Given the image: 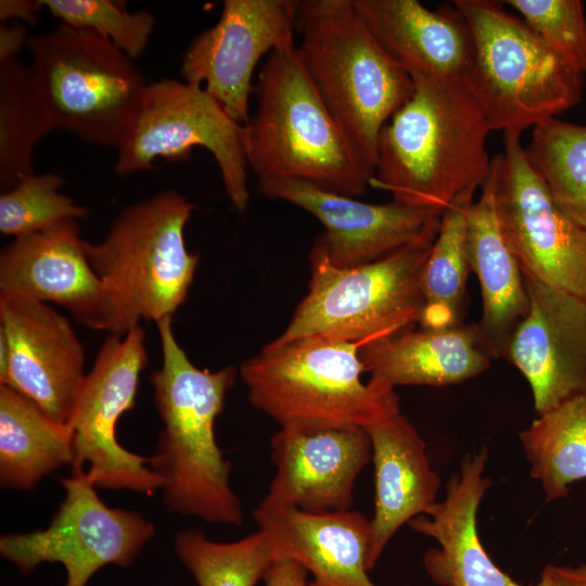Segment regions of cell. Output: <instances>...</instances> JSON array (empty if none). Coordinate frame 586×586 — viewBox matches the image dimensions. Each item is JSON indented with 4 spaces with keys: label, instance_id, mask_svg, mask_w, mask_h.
<instances>
[{
    "label": "cell",
    "instance_id": "6da1fadb",
    "mask_svg": "<svg viewBox=\"0 0 586 586\" xmlns=\"http://www.w3.org/2000/svg\"><path fill=\"white\" fill-rule=\"evenodd\" d=\"M410 76L415 92L380 132L370 187L442 215L486 180L491 129L463 79Z\"/></svg>",
    "mask_w": 586,
    "mask_h": 586
},
{
    "label": "cell",
    "instance_id": "7a4b0ae2",
    "mask_svg": "<svg viewBox=\"0 0 586 586\" xmlns=\"http://www.w3.org/2000/svg\"><path fill=\"white\" fill-rule=\"evenodd\" d=\"M156 326L162 365L150 382L164 426L149 466L162 482L164 502L171 512L241 525L243 509L230 485L231 463L215 436V422L237 371L198 368L177 342L171 318Z\"/></svg>",
    "mask_w": 586,
    "mask_h": 586
},
{
    "label": "cell",
    "instance_id": "3957f363",
    "mask_svg": "<svg viewBox=\"0 0 586 586\" xmlns=\"http://www.w3.org/2000/svg\"><path fill=\"white\" fill-rule=\"evenodd\" d=\"M253 93L256 109L243 124L247 166L259 180L294 179L355 198L374 167L327 107L296 44L269 53Z\"/></svg>",
    "mask_w": 586,
    "mask_h": 586
},
{
    "label": "cell",
    "instance_id": "277c9868",
    "mask_svg": "<svg viewBox=\"0 0 586 586\" xmlns=\"http://www.w3.org/2000/svg\"><path fill=\"white\" fill-rule=\"evenodd\" d=\"M298 56L335 120L374 167L380 132L415 81L377 41L354 0L296 1Z\"/></svg>",
    "mask_w": 586,
    "mask_h": 586
},
{
    "label": "cell",
    "instance_id": "5b68a950",
    "mask_svg": "<svg viewBox=\"0 0 586 586\" xmlns=\"http://www.w3.org/2000/svg\"><path fill=\"white\" fill-rule=\"evenodd\" d=\"M194 208L179 192L166 190L125 207L101 242L85 241L109 296L111 334L122 336L141 319L171 318L184 302L199 262L183 235Z\"/></svg>",
    "mask_w": 586,
    "mask_h": 586
},
{
    "label": "cell",
    "instance_id": "8992f818",
    "mask_svg": "<svg viewBox=\"0 0 586 586\" xmlns=\"http://www.w3.org/2000/svg\"><path fill=\"white\" fill-rule=\"evenodd\" d=\"M473 40L463 81L492 130L519 131L557 117L583 99L585 74L570 66L502 2L456 0Z\"/></svg>",
    "mask_w": 586,
    "mask_h": 586
},
{
    "label": "cell",
    "instance_id": "52a82bcc",
    "mask_svg": "<svg viewBox=\"0 0 586 586\" xmlns=\"http://www.w3.org/2000/svg\"><path fill=\"white\" fill-rule=\"evenodd\" d=\"M361 344L305 337L242 362L250 403L283 426L364 429L400 411L395 390L361 380Z\"/></svg>",
    "mask_w": 586,
    "mask_h": 586
},
{
    "label": "cell",
    "instance_id": "ba28073f",
    "mask_svg": "<svg viewBox=\"0 0 586 586\" xmlns=\"http://www.w3.org/2000/svg\"><path fill=\"white\" fill-rule=\"evenodd\" d=\"M440 228V227H438ZM438 229L373 263L341 268L315 246L310 280L285 330L267 347L305 337L369 342L419 324L423 269Z\"/></svg>",
    "mask_w": 586,
    "mask_h": 586
},
{
    "label": "cell",
    "instance_id": "9c48e42d",
    "mask_svg": "<svg viewBox=\"0 0 586 586\" xmlns=\"http://www.w3.org/2000/svg\"><path fill=\"white\" fill-rule=\"evenodd\" d=\"M33 85L54 129L115 146L137 115L148 82L104 37L61 23L27 42Z\"/></svg>",
    "mask_w": 586,
    "mask_h": 586
},
{
    "label": "cell",
    "instance_id": "30bf717a",
    "mask_svg": "<svg viewBox=\"0 0 586 586\" xmlns=\"http://www.w3.org/2000/svg\"><path fill=\"white\" fill-rule=\"evenodd\" d=\"M194 146L214 156L238 212L250 200L243 125L202 86L177 79L148 82L139 111L117 145L119 176L154 169L157 157L187 160Z\"/></svg>",
    "mask_w": 586,
    "mask_h": 586
},
{
    "label": "cell",
    "instance_id": "8fae6325",
    "mask_svg": "<svg viewBox=\"0 0 586 586\" xmlns=\"http://www.w3.org/2000/svg\"><path fill=\"white\" fill-rule=\"evenodd\" d=\"M146 362L145 333L139 323L122 336L106 337L81 382L68 422L72 469L85 470L95 487L152 495L162 486L149 458L127 450L116 436L119 418L135 406Z\"/></svg>",
    "mask_w": 586,
    "mask_h": 586
},
{
    "label": "cell",
    "instance_id": "7c38bea8",
    "mask_svg": "<svg viewBox=\"0 0 586 586\" xmlns=\"http://www.w3.org/2000/svg\"><path fill=\"white\" fill-rule=\"evenodd\" d=\"M61 483L65 496L49 526L0 538V553L25 574L43 562L61 563L65 586H86L103 566H128L153 537L154 525L138 512L107 507L85 470Z\"/></svg>",
    "mask_w": 586,
    "mask_h": 586
},
{
    "label": "cell",
    "instance_id": "4fadbf2b",
    "mask_svg": "<svg viewBox=\"0 0 586 586\" xmlns=\"http://www.w3.org/2000/svg\"><path fill=\"white\" fill-rule=\"evenodd\" d=\"M519 131L493 158L498 218L523 276L586 302V229L565 216L531 164Z\"/></svg>",
    "mask_w": 586,
    "mask_h": 586
},
{
    "label": "cell",
    "instance_id": "5bb4252c",
    "mask_svg": "<svg viewBox=\"0 0 586 586\" xmlns=\"http://www.w3.org/2000/svg\"><path fill=\"white\" fill-rule=\"evenodd\" d=\"M295 18L293 0H225L217 23L183 52V80L202 86L245 124L254 69L264 55L295 44Z\"/></svg>",
    "mask_w": 586,
    "mask_h": 586
},
{
    "label": "cell",
    "instance_id": "9a60e30c",
    "mask_svg": "<svg viewBox=\"0 0 586 586\" xmlns=\"http://www.w3.org/2000/svg\"><path fill=\"white\" fill-rule=\"evenodd\" d=\"M371 453L361 426L280 428L270 440L275 474L259 505L309 513L351 510Z\"/></svg>",
    "mask_w": 586,
    "mask_h": 586
},
{
    "label": "cell",
    "instance_id": "2e32d148",
    "mask_svg": "<svg viewBox=\"0 0 586 586\" xmlns=\"http://www.w3.org/2000/svg\"><path fill=\"white\" fill-rule=\"evenodd\" d=\"M269 199L292 203L323 226L313 246L341 268L367 265L438 229L441 215L395 201L370 204L294 179L258 181Z\"/></svg>",
    "mask_w": 586,
    "mask_h": 586
},
{
    "label": "cell",
    "instance_id": "e0dca14e",
    "mask_svg": "<svg viewBox=\"0 0 586 586\" xmlns=\"http://www.w3.org/2000/svg\"><path fill=\"white\" fill-rule=\"evenodd\" d=\"M0 335L9 348L1 385L68 424L86 375L84 346L69 321L46 303L0 295Z\"/></svg>",
    "mask_w": 586,
    "mask_h": 586
},
{
    "label": "cell",
    "instance_id": "ac0fdd59",
    "mask_svg": "<svg viewBox=\"0 0 586 586\" xmlns=\"http://www.w3.org/2000/svg\"><path fill=\"white\" fill-rule=\"evenodd\" d=\"M524 277L530 306L504 358L527 381L537 416L586 397V302Z\"/></svg>",
    "mask_w": 586,
    "mask_h": 586
},
{
    "label": "cell",
    "instance_id": "d6986e66",
    "mask_svg": "<svg viewBox=\"0 0 586 586\" xmlns=\"http://www.w3.org/2000/svg\"><path fill=\"white\" fill-rule=\"evenodd\" d=\"M0 295L55 303L87 328L110 329L109 296L75 219L14 238L1 250Z\"/></svg>",
    "mask_w": 586,
    "mask_h": 586
},
{
    "label": "cell",
    "instance_id": "ffe728a7",
    "mask_svg": "<svg viewBox=\"0 0 586 586\" xmlns=\"http://www.w3.org/2000/svg\"><path fill=\"white\" fill-rule=\"evenodd\" d=\"M487 461L484 446L466 455L459 471L446 484L444 499L408 523L412 531L437 543L424 552L423 568L440 586H540L524 585L509 576L491 559L480 539L479 507L491 486L485 475Z\"/></svg>",
    "mask_w": 586,
    "mask_h": 586
},
{
    "label": "cell",
    "instance_id": "44dd1931",
    "mask_svg": "<svg viewBox=\"0 0 586 586\" xmlns=\"http://www.w3.org/2000/svg\"><path fill=\"white\" fill-rule=\"evenodd\" d=\"M277 560L301 563L309 586H377L368 576L370 519L355 510L309 513L258 506L252 512Z\"/></svg>",
    "mask_w": 586,
    "mask_h": 586
},
{
    "label": "cell",
    "instance_id": "7402d4cb",
    "mask_svg": "<svg viewBox=\"0 0 586 586\" xmlns=\"http://www.w3.org/2000/svg\"><path fill=\"white\" fill-rule=\"evenodd\" d=\"M385 52L410 75L463 79L473 60L470 27L455 4L429 10L417 0H354Z\"/></svg>",
    "mask_w": 586,
    "mask_h": 586
},
{
    "label": "cell",
    "instance_id": "603a6c76",
    "mask_svg": "<svg viewBox=\"0 0 586 586\" xmlns=\"http://www.w3.org/2000/svg\"><path fill=\"white\" fill-rule=\"evenodd\" d=\"M365 430L374 468L370 571L394 534L437 501L441 480L429 460L426 443L400 411Z\"/></svg>",
    "mask_w": 586,
    "mask_h": 586
},
{
    "label": "cell",
    "instance_id": "cb8c5ba5",
    "mask_svg": "<svg viewBox=\"0 0 586 586\" xmlns=\"http://www.w3.org/2000/svg\"><path fill=\"white\" fill-rule=\"evenodd\" d=\"M359 358L371 382L443 387L486 371L492 361L477 322L410 329L361 346Z\"/></svg>",
    "mask_w": 586,
    "mask_h": 586
},
{
    "label": "cell",
    "instance_id": "d4e9b609",
    "mask_svg": "<svg viewBox=\"0 0 586 586\" xmlns=\"http://www.w3.org/2000/svg\"><path fill=\"white\" fill-rule=\"evenodd\" d=\"M496 170L488 176L467 217V254L479 280L482 316L477 322L492 358L504 357L517 326L526 316L530 301L520 264L502 231L495 198Z\"/></svg>",
    "mask_w": 586,
    "mask_h": 586
},
{
    "label": "cell",
    "instance_id": "484cf974",
    "mask_svg": "<svg viewBox=\"0 0 586 586\" xmlns=\"http://www.w3.org/2000/svg\"><path fill=\"white\" fill-rule=\"evenodd\" d=\"M73 432L13 388L0 386V484L29 491L73 462Z\"/></svg>",
    "mask_w": 586,
    "mask_h": 586
},
{
    "label": "cell",
    "instance_id": "4316f807",
    "mask_svg": "<svg viewBox=\"0 0 586 586\" xmlns=\"http://www.w3.org/2000/svg\"><path fill=\"white\" fill-rule=\"evenodd\" d=\"M519 441L546 502L564 498L573 483L586 479V397L537 416Z\"/></svg>",
    "mask_w": 586,
    "mask_h": 586
},
{
    "label": "cell",
    "instance_id": "83f0119b",
    "mask_svg": "<svg viewBox=\"0 0 586 586\" xmlns=\"http://www.w3.org/2000/svg\"><path fill=\"white\" fill-rule=\"evenodd\" d=\"M476 189L460 193L442 213L440 228L422 275L423 309L419 327L448 328L466 313L467 217Z\"/></svg>",
    "mask_w": 586,
    "mask_h": 586
},
{
    "label": "cell",
    "instance_id": "f1b7e54d",
    "mask_svg": "<svg viewBox=\"0 0 586 586\" xmlns=\"http://www.w3.org/2000/svg\"><path fill=\"white\" fill-rule=\"evenodd\" d=\"M53 124L18 59L0 64V186L10 190L34 174L36 143Z\"/></svg>",
    "mask_w": 586,
    "mask_h": 586
},
{
    "label": "cell",
    "instance_id": "f546056e",
    "mask_svg": "<svg viewBox=\"0 0 586 586\" xmlns=\"http://www.w3.org/2000/svg\"><path fill=\"white\" fill-rule=\"evenodd\" d=\"M524 149L557 207L586 229V125L549 118Z\"/></svg>",
    "mask_w": 586,
    "mask_h": 586
},
{
    "label": "cell",
    "instance_id": "4dcf8cb0",
    "mask_svg": "<svg viewBox=\"0 0 586 586\" xmlns=\"http://www.w3.org/2000/svg\"><path fill=\"white\" fill-rule=\"evenodd\" d=\"M175 550L198 586H255L277 561L260 530L230 543L212 540L195 528L183 530L175 537Z\"/></svg>",
    "mask_w": 586,
    "mask_h": 586
},
{
    "label": "cell",
    "instance_id": "1f68e13d",
    "mask_svg": "<svg viewBox=\"0 0 586 586\" xmlns=\"http://www.w3.org/2000/svg\"><path fill=\"white\" fill-rule=\"evenodd\" d=\"M62 176L30 175L0 196V232L14 238L46 230L67 219H85L89 211L59 190Z\"/></svg>",
    "mask_w": 586,
    "mask_h": 586
},
{
    "label": "cell",
    "instance_id": "d6a6232c",
    "mask_svg": "<svg viewBox=\"0 0 586 586\" xmlns=\"http://www.w3.org/2000/svg\"><path fill=\"white\" fill-rule=\"evenodd\" d=\"M63 24L91 30L110 40L135 61L145 51L155 27L149 11L129 12L112 0H40Z\"/></svg>",
    "mask_w": 586,
    "mask_h": 586
},
{
    "label": "cell",
    "instance_id": "836d02e7",
    "mask_svg": "<svg viewBox=\"0 0 586 586\" xmlns=\"http://www.w3.org/2000/svg\"><path fill=\"white\" fill-rule=\"evenodd\" d=\"M570 66L586 72V18L579 0H507Z\"/></svg>",
    "mask_w": 586,
    "mask_h": 586
},
{
    "label": "cell",
    "instance_id": "e575fe53",
    "mask_svg": "<svg viewBox=\"0 0 586 586\" xmlns=\"http://www.w3.org/2000/svg\"><path fill=\"white\" fill-rule=\"evenodd\" d=\"M307 574L306 568L294 560H277L264 577L265 586H308Z\"/></svg>",
    "mask_w": 586,
    "mask_h": 586
},
{
    "label": "cell",
    "instance_id": "d590c367",
    "mask_svg": "<svg viewBox=\"0 0 586 586\" xmlns=\"http://www.w3.org/2000/svg\"><path fill=\"white\" fill-rule=\"evenodd\" d=\"M538 583L540 586H586V563L576 566L547 564Z\"/></svg>",
    "mask_w": 586,
    "mask_h": 586
},
{
    "label": "cell",
    "instance_id": "8d00e7d4",
    "mask_svg": "<svg viewBox=\"0 0 586 586\" xmlns=\"http://www.w3.org/2000/svg\"><path fill=\"white\" fill-rule=\"evenodd\" d=\"M29 37L27 28L22 23L0 25V64L15 59L24 47L27 48Z\"/></svg>",
    "mask_w": 586,
    "mask_h": 586
},
{
    "label": "cell",
    "instance_id": "74e56055",
    "mask_svg": "<svg viewBox=\"0 0 586 586\" xmlns=\"http://www.w3.org/2000/svg\"><path fill=\"white\" fill-rule=\"evenodd\" d=\"M43 8L40 0H1L0 22L15 18L28 25L37 23V13Z\"/></svg>",
    "mask_w": 586,
    "mask_h": 586
},
{
    "label": "cell",
    "instance_id": "f35d334b",
    "mask_svg": "<svg viewBox=\"0 0 586 586\" xmlns=\"http://www.w3.org/2000/svg\"><path fill=\"white\" fill-rule=\"evenodd\" d=\"M308 586H309V584H308Z\"/></svg>",
    "mask_w": 586,
    "mask_h": 586
}]
</instances>
